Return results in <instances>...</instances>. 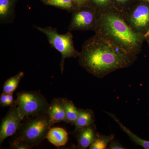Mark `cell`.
<instances>
[{
  "mask_svg": "<svg viewBox=\"0 0 149 149\" xmlns=\"http://www.w3.org/2000/svg\"><path fill=\"white\" fill-rule=\"evenodd\" d=\"M35 27L47 36L50 45L61 54L60 68L62 73L65 59L78 57L80 54L74 48L72 33L68 31L65 34H61L56 28L51 27Z\"/></svg>",
  "mask_w": 149,
  "mask_h": 149,
  "instance_id": "4",
  "label": "cell"
},
{
  "mask_svg": "<svg viewBox=\"0 0 149 149\" xmlns=\"http://www.w3.org/2000/svg\"><path fill=\"white\" fill-rule=\"evenodd\" d=\"M22 118L20 117L16 104L10 107L5 116L3 118L0 127V144L8 137L14 135L21 128Z\"/></svg>",
  "mask_w": 149,
  "mask_h": 149,
  "instance_id": "8",
  "label": "cell"
},
{
  "mask_svg": "<svg viewBox=\"0 0 149 149\" xmlns=\"http://www.w3.org/2000/svg\"><path fill=\"white\" fill-rule=\"evenodd\" d=\"M46 139L55 146L61 147L65 146L67 143L68 140V133L63 128H51L48 131Z\"/></svg>",
  "mask_w": 149,
  "mask_h": 149,
  "instance_id": "11",
  "label": "cell"
},
{
  "mask_svg": "<svg viewBox=\"0 0 149 149\" xmlns=\"http://www.w3.org/2000/svg\"><path fill=\"white\" fill-rule=\"evenodd\" d=\"M113 134L107 136L97 132L93 143L89 147L90 149H107L112 140L114 139Z\"/></svg>",
  "mask_w": 149,
  "mask_h": 149,
  "instance_id": "15",
  "label": "cell"
},
{
  "mask_svg": "<svg viewBox=\"0 0 149 149\" xmlns=\"http://www.w3.org/2000/svg\"><path fill=\"white\" fill-rule=\"evenodd\" d=\"M78 57L79 64L87 72L103 78L117 70L131 66L137 57L95 34L83 44Z\"/></svg>",
  "mask_w": 149,
  "mask_h": 149,
  "instance_id": "1",
  "label": "cell"
},
{
  "mask_svg": "<svg viewBox=\"0 0 149 149\" xmlns=\"http://www.w3.org/2000/svg\"><path fill=\"white\" fill-rule=\"evenodd\" d=\"M46 5L53 6L72 12L77 7L74 0H45Z\"/></svg>",
  "mask_w": 149,
  "mask_h": 149,
  "instance_id": "17",
  "label": "cell"
},
{
  "mask_svg": "<svg viewBox=\"0 0 149 149\" xmlns=\"http://www.w3.org/2000/svg\"><path fill=\"white\" fill-rule=\"evenodd\" d=\"M15 104V101L14 100L13 93H7V106L12 107Z\"/></svg>",
  "mask_w": 149,
  "mask_h": 149,
  "instance_id": "24",
  "label": "cell"
},
{
  "mask_svg": "<svg viewBox=\"0 0 149 149\" xmlns=\"http://www.w3.org/2000/svg\"><path fill=\"white\" fill-rule=\"evenodd\" d=\"M68 31H95L98 10L89 5L76 8L72 12Z\"/></svg>",
  "mask_w": 149,
  "mask_h": 149,
  "instance_id": "6",
  "label": "cell"
},
{
  "mask_svg": "<svg viewBox=\"0 0 149 149\" xmlns=\"http://www.w3.org/2000/svg\"><path fill=\"white\" fill-rule=\"evenodd\" d=\"M17 95L15 104L22 120L47 112L49 104L39 92L22 91Z\"/></svg>",
  "mask_w": 149,
  "mask_h": 149,
  "instance_id": "5",
  "label": "cell"
},
{
  "mask_svg": "<svg viewBox=\"0 0 149 149\" xmlns=\"http://www.w3.org/2000/svg\"><path fill=\"white\" fill-rule=\"evenodd\" d=\"M41 1H42L43 2H44V1H45V0H41Z\"/></svg>",
  "mask_w": 149,
  "mask_h": 149,
  "instance_id": "27",
  "label": "cell"
},
{
  "mask_svg": "<svg viewBox=\"0 0 149 149\" xmlns=\"http://www.w3.org/2000/svg\"><path fill=\"white\" fill-rule=\"evenodd\" d=\"M96 130L97 128L94 123L80 130L77 133V148H89L95 138Z\"/></svg>",
  "mask_w": 149,
  "mask_h": 149,
  "instance_id": "10",
  "label": "cell"
},
{
  "mask_svg": "<svg viewBox=\"0 0 149 149\" xmlns=\"http://www.w3.org/2000/svg\"><path fill=\"white\" fill-rule=\"evenodd\" d=\"M24 76L23 72H20L10 77L5 82L3 86V93H13L18 87L20 80Z\"/></svg>",
  "mask_w": 149,
  "mask_h": 149,
  "instance_id": "16",
  "label": "cell"
},
{
  "mask_svg": "<svg viewBox=\"0 0 149 149\" xmlns=\"http://www.w3.org/2000/svg\"><path fill=\"white\" fill-rule=\"evenodd\" d=\"M148 42H149V34L148 35Z\"/></svg>",
  "mask_w": 149,
  "mask_h": 149,
  "instance_id": "26",
  "label": "cell"
},
{
  "mask_svg": "<svg viewBox=\"0 0 149 149\" xmlns=\"http://www.w3.org/2000/svg\"><path fill=\"white\" fill-rule=\"evenodd\" d=\"M0 105L2 107H7V94L2 93L0 97Z\"/></svg>",
  "mask_w": 149,
  "mask_h": 149,
  "instance_id": "22",
  "label": "cell"
},
{
  "mask_svg": "<svg viewBox=\"0 0 149 149\" xmlns=\"http://www.w3.org/2000/svg\"><path fill=\"white\" fill-rule=\"evenodd\" d=\"M16 0H0V21L9 23L13 21Z\"/></svg>",
  "mask_w": 149,
  "mask_h": 149,
  "instance_id": "12",
  "label": "cell"
},
{
  "mask_svg": "<svg viewBox=\"0 0 149 149\" xmlns=\"http://www.w3.org/2000/svg\"><path fill=\"white\" fill-rule=\"evenodd\" d=\"M10 149H30L27 145L22 143L20 141L14 140L11 141L10 146Z\"/></svg>",
  "mask_w": 149,
  "mask_h": 149,
  "instance_id": "19",
  "label": "cell"
},
{
  "mask_svg": "<svg viewBox=\"0 0 149 149\" xmlns=\"http://www.w3.org/2000/svg\"><path fill=\"white\" fill-rule=\"evenodd\" d=\"M47 113L52 125L57 123L65 122V112L63 98L54 99L49 104Z\"/></svg>",
  "mask_w": 149,
  "mask_h": 149,
  "instance_id": "9",
  "label": "cell"
},
{
  "mask_svg": "<svg viewBox=\"0 0 149 149\" xmlns=\"http://www.w3.org/2000/svg\"><path fill=\"white\" fill-rule=\"evenodd\" d=\"M129 0H116L117 3H119L123 4H124L125 3L128 2Z\"/></svg>",
  "mask_w": 149,
  "mask_h": 149,
  "instance_id": "25",
  "label": "cell"
},
{
  "mask_svg": "<svg viewBox=\"0 0 149 149\" xmlns=\"http://www.w3.org/2000/svg\"><path fill=\"white\" fill-rule=\"evenodd\" d=\"M128 25L135 32L143 34L149 26V7L144 4L137 6L129 12L122 13Z\"/></svg>",
  "mask_w": 149,
  "mask_h": 149,
  "instance_id": "7",
  "label": "cell"
},
{
  "mask_svg": "<svg viewBox=\"0 0 149 149\" xmlns=\"http://www.w3.org/2000/svg\"><path fill=\"white\" fill-rule=\"evenodd\" d=\"M107 149H126L123 146L119 141L113 139L111 141L108 146Z\"/></svg>",
  "mask_w": 149,
  "mask_h": 149,
  "instance_id": "21",
  "label": "cell"
},
{
  "mask_svg": "<svg viewBox=\"0 0 149 149\" xmlns=\"http://www.w3.org/2000/svg\"><path fill=\"white\" fill-rule=\"evenodd\" d=\"M77 8L88 6V1L89 0H74Z\"/></svg>",
  "mask_w": 149,
  "mask_h": 149,
  "instance_id": "23",
  "label": "cell"
},
{
  "mask_svg": "<svg viewBox=\"0 0 149 149\" xmlns=\"http://www.w3.org/2000/svg\"><path fill=\"white\" fill-rule=\"evenodd\" d=\"M128 136L131 141L136 145H139L145 149H149V141L143 140L133 133L132 131L128 133Z\"/></svg>",
  "mask_w": 149,
  "mask_h": 149,
  "instance_id": "18",
  "label": "cell"
},
{
  "mask_svg": "<svg viewBox=\"0 0 149 149\" xmlns=\"http://www.w3.org/2000/svg\"><path fill=\"white\" fill-rule=\"evenodd\" d=\"M65 112V119L66 123L74 124L78 115L79 109L75 106L72 101L66 98H63Z\"/></svg>",
  "mask_w": 149,
  "mask_h": 149,
  "instance_id": "14",
  "label": "cell"
},
{
  "mask_svg": "<svg viewBox=\"0 0 149 149\" xmlns=\"http://www.w3.org/2000/svg\"><path fill=\"white\" fill-rule=\"evenodd\" d=\"M94 31L111 44L135 56L140 52L145 37L131 28L121 12L106 9L98 10Z\"/></svg>",
  "mask_w": 149,
  "mask_h": 149,
  "instance_id": "2",
  "label": "cell"
},
{
  "mask_svg": "<svg viewBox=\"0 0 149 149\" xmlns=\"http://www.w3.org/2000/svg\"><path fill=\"white\" fill-rule=\"evenodd\" d=\"M95 121V114L92 110L79 109V115L74 123V132L78 133L83 128L94 123Z\"/></svg>",
  "mask_w": 149,
  "mask_h": 149,
  "instance_id": "13",
  "label": "cell"
},
{
  "mask_svg": "<svg viewBox=\"0 0 149 149\" xmlns=\"http://www.w3.org/2000/svg\"><path fill=\"white\" fill-rule=\"evenodd\" d=\"M24 118L15 139L32 149L47 138L48 131L52 125L47 112Z\"/></svg>",
  "mask_w": 149,
  "mask_h": 149,
  "instance_id": "3",
  "label": "cell"
},
{
  "mask_svg": "<svg viewBox=\"0 0 149 149\" xmlns=\"http://www.w3.org/2000/svg\"><path fill=\"white\" fill-rule=\"evenodd\" d=\"M94 6L97 7L98 10L104 9L106 6L109 4L110 0H89Z\"/></svg>",
  "mask_w": 149,
  "mask_h": 149,
  "instance_id": "20",
  "label": "cell"
}]
</instances>
